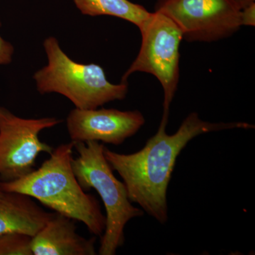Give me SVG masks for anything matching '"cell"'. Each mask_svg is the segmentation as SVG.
I'll use <instances>...</instances> for the list:
<instances>
[{
	"label": "cell",
	"instance_id": "6da1fadb",
	"mask_svg": "<svg viewBox=\"0 0 255 255\" xmlns=\"http://www.w3.org/2000/svg\"><path fill=\"white\" fill-rule=\"evenodd\" d=\"M169 116L162 120L153 136L145 146L132 154H120L104 147V155L113 171L118 172L127 188L131 203L160 224L168 220L167 192L178 156L193 138L208 132L229 129H252L245 122L212 123L199 118L192 112L186 117L175 133L166 132Z\"/></svg>",
	"mask_w": 255,
	"mask_h": 255
},
{
	"label": "cell",
	"instance_id": "7a4b0ae2",
	"mask_svg": "<svg viewBox=\"0 0 255 255\" xmlns=\"http://www.w3.org/2000/svg\"><path fill=\"white\" fill-rule=\"evenodd\" d=\"M73 149V142L61 144L39 168L17 180L0 182V189L31 196L55 212L83 223L90 233L101 237L106 216L97 199L82 189L74 174Z\"/></svg>",
	"mask_w": 255,
	"mask_h": 255
},
{
	"label": "cell",
	"instance_id": "3957f363",
	"mask_svg": "<svg viewBox=\"0 0 255 255\" xmlns=\"http://www.w3.org/2000/svg\"><path fill=\"white\" fill-rule=\"evenodd\" d=\"M43 47L48 64L33 75L41 95L60 94L80 110H94L127 97L128 82L114 85L107 80L100 65L74 61L62 50L55 37L47 38Z\"/></svg>",
	"mask_w": 255,
	"mask_h": 255
},
{
	"label": "cell",
	"instance_id": "277c9868",
	"mask_svg": "<svg viewBox=\"0 0 255 255\" xmlns=\"http://www.w3.org/2000/svg\"><path fill=\"white\" fill-rule=\"evenodd\" d=\"M100 142H75L78 156L72 160L74 174L85 191L95 189L105 205L106 227L99 255H114L125 242L124 229L130 220L141 217L143 210L134 207L124 182L114 176Z\"/></svg>",
	"mask_w": 255,
	"mask_h": 255
},
{
	"label": "cell",
	"instance_id": "5b68a950",
	"mask_svg": "<svg viewBox=\"0 0 255 255\" xmlns=\"http://www.w3.org/2000/svg\"><path fill=\"white\" fill-rule=\"evenodd\" d=\"M138 28L142 36L141 47L124 74L122 82H128L129 77L136 72L154 75L163 88L162 115L169 116L179 84L182 31L170 18L158 11L150 13Z\"/></svg>",
	"mask_w": 255,
	"mask_h": 255
},
{
	"label": "cell",
	"instance_id": "8992f818",
	"mask_svg": "<svg viewBox=\"0 0 255 255\" xmlns=\"http://www.w3.org/2000/svg\"><path fill=\"white\" fill-rule=\"evenodd\" d=\"M61 122L49 117L21 118L0 106V182H13L33 172L38 155L54 150L40 140V132Z\"/></svg>",
	"mask_w": 255,
	"mask_h": 255
},
{
	"label": "cell",
	"instance_id": "52a82bcc",
	"mask_svg": "<svg viewBox=\"0 0 255 255\" xmlns=\"http://www.w3.org/2000/svg\"><path fill=\"white\" fill-rule=\"evenodd\" d=\"M155 11L170 18L188 42H214L241 27V9L230 0H157Z\"/></svg>",
	"mask_w": 255,
	"mask_h": 255
},
{
	"label": "cell",
	"instance_id": "ba28073f",
	"mask_svg": "<svg viewBox=\"0 0 255 255\" xmlns=\"http://www.w3.org/2000/svg\"><path fill=\"white\" fill-rule=\"evenodd\" d=\"M145 123L144 116L137 110L75 108L68 114L67 128L74 143L97 141L120 145Z\"/></svg>",
	"mask_w": 255,
	"mask_h": 255
},
{
	"label": "cell",
	"instance_id": "9c48e42d",
	"mask_svg": "<svg viewBox=\"0 0 255 255\" xmlns=\"http://www.w3.org/2000/svg\"><path fill=\"white\" fill-rule=\"evenodd\" d=\"M96 236L86 239L77 233L75 220L55 213L32 237L33 255H95Z\"/></svg>",
	"mask_w": 255,
	"mask_h": 255
},
{
	"label": "cell",
	"instance_id": "30bf717a",
	"mask_svg": "<svg viewBox=\"0 0 255 255\" xmlns=\"http://www.w3.org/2000/svg\"><path fill=\"white\" fill-rule=\"evenodd\" d=\"M0 200V236L10 233L36 236L55 213L47 212L33 198L16 192H6Z\"/></svg>",
	"mask_w": 255,
	"mask_h": 255
},
{
	"label": "cell",
	"instance_id": "8fae6325",
	"mask_svg": "<svg viewBox=\"0 0 255 255\" xmlns=\"http://www.w3.org/2000/svg\"><path fill=\"white\" fill-rule=\"evenodd\" d=\"M82 14L88 16H115L140 27L150 12L142 5L129 0H74Z\"/></svg>",
	"mask_w": 255,
	"mask_h": 255
},
{
	"label": "cell",
	"instance_id": "7c38bea8",
	"mask_svg": "<svg viewBox=\"0 0 255 255\" xmlns=\"http://www.w3.org/2000/svg\"><path fill=\"white\" fill-rule=\"evenodd\" d=\"M31 236L10 233L0 236V255H33Z\"/></svg>",
	"mask_w": 255,
	"mask_h": 255
},
{
	"label": "cell",
	"instance_id": "4fadbf2b",
	"mask_svg": "<svg viewBox=\"0 0 255 255\" xmlns=\"http://www.w3.org/2000/svg\"><path fill=\"white\" fill-rule=\"evenodd\" d=\"M1 23L0 21V27ZM14 46L9 41H5L0 35V65H9L12 61Z\"/></svg>",
	"mask_w": 255,
	"mask_h": 255
},
{
	"label": "cell",
	"instance_id": "5bb4252c",
	"mask_svg": "<svg viewBox=\"0 0 255 255\" xmlns=\"http://www.w3.org/2000/svg\"><path fill=\"white\" fill-rule=\"evenodd\" d=\"M241 22L242 26H255V2L241 10Z\"/></svg>",
	"mask_w": 255,
	"mask_h": 255
},
{
	"label": "cell",
	"instance_id": "9a60e30c",
	"mask_svg": "<svg viewBox=\"0 0 255 255\" xmlns=\"http://www.w3.org/2000/svg\"><path fill=\"white\" fill-rule=\"evenodd\" d=\"M236 7L239 9H243L252 3L255 2V0H230Z\"/></svg>",
	"mask_w": 255,
	"mask_h": 255
},
{
	"label": "cell",
	"instance_id": "2e32d148",
	"mask_svg": "<svg viewBox=\"0 0 255 255\" xmlns=\"http://www.w3.org/2000/svg\"><path fill=\"white\" fill-rule=\"evenodd\" d=\"M6 192H4V191H3L1 189H0V200L4 199L5 196H6Z\"/></svg>",
	"mask_w": 255,
	"mask_h": 255
}]
</instances>
